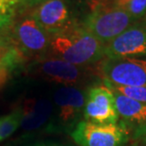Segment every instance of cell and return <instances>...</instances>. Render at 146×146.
I'll return each instance as SVG.
<instances>
[{"label": "cell", "instance_id": "obj_1", "mask_svg": "<svg viewBox=\"0 0 146 146\" xmlns=\"http://www.w3.org/2000/svg\"><path fill=\"white\" fill-rule=\"evenodd\" d=\"M104 46L81 24L50 35L46 56L78 66H92L104 60Z\"/></svg>", "mask_w": 146, "mask_h": 146}, {"label": "cell", "instance_id": "obj_2", "mask_svg": "<svg viewBox=\"0 0 146 146\" xmlns=\"http://www.w3.org/2000/svg\"><path fill=\"white\" fill-rule=\"evenodd\" d=\"M8 40L27 60H37L48 54L50 35L39 26L30 10H28L15 16L9 26Z\"/></svg>", "mask_w": 146, "mask_h": 146}, {"label": "cell", "instance_id": "obj_3", "mask_svg": "<svg viewBox=\"0 0 146 146\" xmlns=\"http://www.w3.org/2000/svg\"><path fill=\"white\" fill-rule=\"evenodd\" d=\"M30 71L46 80L69 87L85 85L95 79L102 80L98 64L92 66H78L49 56L35 60L30 66Z\"/></svg>", "mask_w": 146, "mask_h": 146}, {"label": "cell", "instance_id": "obj_4", "mask_svg": "<svg viewBox=\"0 0 146 146\" xmlns=\"http://www.w3.org/2000/svg\"><path fill=\"white\" fill-rule=\"evenodd\" d=\"M82 11L85 13L76 0H46L30 9L34 19L49 35L81 25Z\"/></svg>", "mask_w": 146, "mask_h": 146}, {"label": "cell", "instance_id": "obj_5", "mask_svg": "<svg viewBox=\"0 0 146 146\" xmlns=\"http://www.w3.org/2000/svg\"><path fill=\"white\" fill-rule=\"evenodd\" d=\"M135 23L134 18L126 11L107 5L86 14L83 19L82 26L106 45Z\"/></svg>", "mask_w": 146, "mask_h": 146}, {"label": "cell", "instance_id": "obj_6", "mask_svg": "<svg viewBox=\"0 0 146 146\" xmlns=\"http://www.w3.org/2000/svg\"><path fill=\"white\" fill-rule=\"evenodd\" d=\"M98 69L102 80L118 86L146 88V57L104 58Z\"/></svg>", "mask_w": 146, "mask_h": 146}, {"label": "cell", "instance_id": "obj_7", "mask_svg": "<svg viewBox=\"0 0 146 146\" xmlns=\"http://www.w3.org/2000/svg\"><path fill=\"white\" fill-rule=\"evenodd\" d=\"M71 137L79 146H125L130 139L119 123L102 125L85 120L77 123Z\"/></svg>", "mask_w": 146, "mask_h": 146}, {"label": "cell", "instance_id": "obj_8", "mask_svg": "<svg viewBox=\"0 0 146 146\" xmlns=\"http://www.w3.org/2000/svg\"><path fill=\"white\" fill-rule=\"evenodd\" d=\"M104 58L146 57V20L136 22L104 46Z\"/></svg>", "mask_w": 146, "mask_h": 146}, {"label": "cell", "instance_id": "obj_9", "mask_svg": "<svg viewBox=\"0 0 146 146\" xmlns=\"http://www.w3.org/2000/svg\"><path fill=\"white\" fill-rule=\"evenodd\" d=\"M85 121L96 123H118L116 102L113 92L104 84H98L88 89L83 108Z\"/></svg>", "mask_w": 146, "mask_h": 146}, {"label": "cell", "instance_id": "obj_10", "mask_svg": "<svg viewBox=\"0 0 146 146\" xmlns=\"http://www.w3.org/2000/svg\"><path fill=\"white\" fill-rule=\"evenodd\" d=\"M113 92L119 114V123L129 138L138 139L146 138V104Z\"/></svg>", "mask_w": 146, "mask_h": 146}, {"label": "cell", "instance_id": "obj_11", "mask_svg": "<svg viewBox=\"0 0 146 146\" xmlns=\"http://www.w3.org/2000/svg\"><path fill=\"white\" fill-rule=\"evenodd\" d=\"M54 103L58 108L59 119L67 125L78 119L81 114L83 115L85 96L76 87L65 86L55 92Z\"/></svg>", "mask_w": 146, "mask_h": 146}, {"label": "cell", "instance_id": "obj_12", "mask_svg": "<svg viewBox=\"0 0 146 146\" xmlns=\"http://www.w3.org/2000/svg\"><path fill=\"white\" fill-rule=\"evenodd\" d=\"M21 127L24 131H33L48 122L52 113V105L45 99L30 100L24 106Z\"/></svg>", "mask_w": 146, "mask_h": 146}, {"label": "cell", "instance_id": "obj_13", "mask_svg": "<svg viewBox=\"0 0 146 146\" xmlns=\"http://www.w3.org/2000/svg\"><path fill=\"white\" fill-rule=\"evenodd\" d=\"M109 5L126 11L136 22L143 20L146 16V0H113Z\"/></svg>", "mask_w": 146, "mask_h": 146}, {"label": "cell", "instance_id": "obj_14", "mask_svg": "<svg viewBox=\"0 0 146 146\" xmlns=\"http://www.w3.org/2000/svg\"><path fill=\"white\" fill-rule=\"evenodd\" d=\"M22 117V108L12 111L7 116L3 117L1 126H0V141L8 139L18 128V126L21 125Z\"/></svg>", "mask_w": 146, "mask_h": 146}, {"label": "cell", "instance_id": "obj_15", "mask_svg": "<svg viewBox=\"0 0 146 146\" xmlns=\"http://www.w3.org/2000/svg\"><path fill=\"white\" fill-rule=\"evenodd\" d=\"M19 7L20 0H0V29L10 26Z\"/></svg>", "mask_w": 146, "mask_h": 146}, {"label": "cell", "instance_id": "obj_16", "mask_svg": "<svg viewBox=\"0 0 146 146\" xmlns=\"http://www.w3.org/2000/svg\"><path fill=\"white\" fill-rule=\"evenodd\" d=\"M102 84L109 88L111 91L117 92L127 97L134 99L139 102L146 104V88L144 87H124L118 86L105 80H102Z\"/></svg>", "mask_w": 146, "mask_h": 146}, {"label": "cell", "instance_id": "obj_17", "mask_svg": "<svg viewBox=\"0 0 146 146\" xmlns=\"http://www.w3.org/2000/svg\"><path fill=\"white\" fill-rule=\"evenodd\" d=\"M76 1L79 3L86 15L89 12L97 11L99 9L109 5L113 0H76Z\"/></svg>", "mask_w": 146, "mask_h": 146}, {"label": "cell", "instance_id": "obj_18", "mask_svg": "<svg viewBox=\"0 0 146 146\" xmlns=\"http://www.w3.org/2000/svg\"><path fill=\"white\" fill-rule=\"evenodd\" d=\"M44 1H46V0H20V6H21V8L30 10V9L34 8L35 6L39 5L40 3H42Z\"/></svg>", "mask_w": 146, "mask_h": 146}, {"label": "cell", "instance_id": "obj_19", "mask_svg": "<svg viewBox=\"0 0 146 146\" xmlns=\"http://www.w3.org/2000/svg\"><path fill=\"white\" fill-rule=\"evenodd\" d=\"M11 74L8 70H6L0 66V88H2L7 83L9 78L11 77Z\"/></svg>", "mask_w": 146, "mask_h": 146}, {"label": "cell", "instance_id": "obj_20", "mask_svg": "<svg viewBox=\"0 0 146 146\" xmlns=\"http://www.w3.org/2000/svg\"><path fill=\"white\" fill-rule=\"evenodd\" d=\"M139 146H146V138L143 139V141H142L141 144H139Z\"/></svg>", "mask_w": 146, "mask_h": 146}, {"label": "cell", "instance_id": "obj_21", "mask_svg": "<svg viewBox=\"0 0 146 146\" xmlns=\"http://www.w3.org/2000/svg\"><path fill=\"white\" fill-rule=\"evenodd\" d=\"M36 146H57V145H48V144H39Z\"/></svg>", "mask_w": 146, "mask_h": 146}, {"label": "cell", "instance_id": "obj_22", "mask_svg": "<svg viewBox=\"0 0 146 146\" xmlns=\"http://www.w3.org/2000/svg\"><path fill=\"white\" fill-rule=\"evenodd\" d=\"M2 120H3V117L0 118V126H1V123H2Z\"/></svg>", "mask_w": 146, "mask_h": 146}, {"label": "cell", "instance_id": "obj_23", "mask_svg": "<svg viewBox=\"0 0 146 146\" xmlns=\"http://www.w3.org/2000/svg\"><path fill=\"white\" fill-rule=\"evenodd\" d=\"M144 20H146V16H145V18H144Z\"/></svg>", "mask_w": 146, "mask_h": 146}]
</instances>
